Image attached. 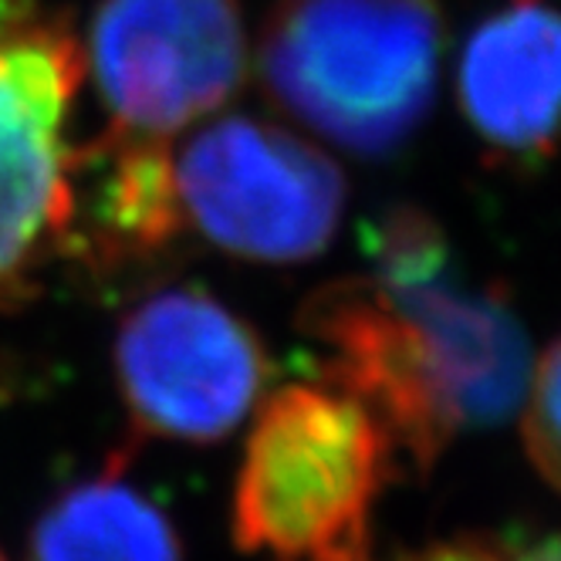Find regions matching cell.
<instances>
[{
    "mask_svg": "<svg viewBox=\"0 0 561 561\" xmlns=\"http://www.w3.org/2000/svg\"><path fill=\"white\" fill-rule=\"evenodd\" d=\"M392 561H558V548L554 538L514 541L507 535H450L396 554Z\"/></svg>",
    "mask_w": 561,
    "mask_h": 561,
    "instance_id": "11",
    "label": "cell"
},
{
    "mask_svg": "<svg viewBox=\"0 0 561 561\" xmlns=\"http://www.w3.org/2000/svg\"><path fill=\"white\" fill-rule=\"evenodd\" d=\"M82 51L105 133L152 142L224 108L251 65L237 0H99Z\"/></svg>",
    "mask_w": 561,
    "mask_h": 561,
    "instance_id": "7",
    "label": "cell"
},
{
    "mask_svg": "<svg viewBox=\"0 0 561 561\" xmlns=\"http://www.w3.org/2000/svg\"><path fill=\"white\" fill-rule=\"evenodd\" d=\"M366 251V271L301 301L298 329L318 345L322 382L366 403L426 473L454 439L517 413L535 352L504 285H470L420 207L386 210Z\"/></svg>",
    "mask_w": 561,
    "mask_h": 561,
    "instance_id": "1",
    "label": "cell"
},
{
    "mask_svg": "<svg viewBox=\"0 0 561 561\" xmlns=\"http://www.w3.org/2000/svg\"><path fill=\"white\" fill-rule=\"evenodd\" d=\"M112 369L136 436L217 444L257 410L274 363L257 329L217 295L170 285L123 314Z\"/></svg>",
    "mask_w": 561,
    "mask_h": 561,
    "instance_id": "6",
    "label": "cell"
},
{
    "mask_svg": "<svg viewBox=\"0 0 561 561\" xmlns=\"http://www.w3.org/2000/svg\"><path fill=\"white\" fill-rule=\"evenodd\" d=\"M85 51L42 0H0V311L27 305L71 237V108Z\"/></svg>",
    "mask_w": 561,
    "mask_h": 561,
    "instance_id": "4",
    "label": "cell"
},
{
    "mask_svg": "<svg viewBox=\"0 0 561 561\" xmlns=\"http://www.w3.org/2000/svg\"><path fill=\"white\" fill-rule=\"evenodd\" d=\"M558 342H548L535 358L525 396H520V439L535 473L548 488H558V389H561Z\"/></svg>",
    "mask_w": 561,
    "mask_h": 561,
    "instance_id": "10",
    "label": "cell"
},
{
    "mask_svg": "<svg viewBox=\"0 0 561 561\" xmlns=\"http://www.w3.org/2000/svg\"><path fill=\"white\" fill-rule=\"evenodd\" d=\"M444 42L439 0H274L257 68L298 126L358 159H386L433 112Z\"/></svg>",
    "mask_w": 561,
    "mask_h": 561,
    "instance_id": "2",
    "label": "cell"
},
{
    "mask_svg": "<svg viewBox=\"0 0 561 561\" xmlns=\"http://www.w3.org/2000/svg\"><path fill=\"white\" fill-rule=\"evenodd\" d=\"M558 14L551 0H504L480 21L457 58V105L497 163L538 170L554 152Z\"/></svg>",
    "mask_w": 561,
    "mask_h": 561,
    "instance_id": "8",
    "label": "cell"
},
{
    "mask_svg": "<svg viewBox=\"0 0 561 561\" xmlns=\"http://www.w3.org/2000/svg\"><path fill=\"white\" fill-rule=\"evenodd\" d=\"M396 477L379 416L329 382L264 396L240 457L230 528L248 554L373 561V517Z\"/></svg>",
    "mask_w": 561,
    "mask_h": 561,
    "instance_id": "3",
    "label": "cell"
},
{
    "mask_svg": "<svg viewBox=\"0 0 561 561\" xmlns=\"http://www.w3.org/2000/svg\"><path fill=\"white\" fill-rule=\"evenodd\" d=\"M0 561H4V554H0Z\"/></svg>",
    "mask_w": 561,
    "mask_h": 561,
    "instance_id": "12",
    "label": "cell"
},
{
    "mask_svg": "<svg viewBox=\"0 0 561 561\" xmlns=\"http://www.w3.org/2000/svg\"><path fill=\"white\" fill-rule=\"evenodd\" d=\"M24 561H183V545L167 511L115 460L45 507Z\"/></svg>",
    "mask_w": 561,
    "mask_h": 561,
    "instance_id": "9",
    "label": "cell"
},
{
    "mask_svg": "<svg viewBox=\"0 0 561 561\" xmlns=\"http://www.w3.org/2000/svg\"><path fill=\"white\" fill-rule=\"evenodd\" d=\"M183 233L254 264H305L335 240L348 183L308 139L251 115L199 123L173 149Z\"/></svg>",
    "mask_w": 561,
    "mask_h": 561,
    "instance_id": "5",
    "label": "cell"
}]
</instances>
